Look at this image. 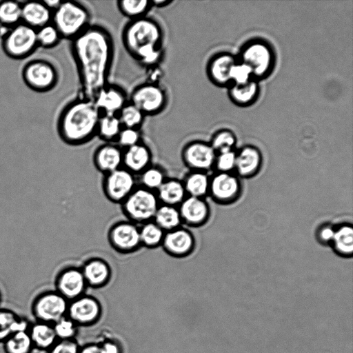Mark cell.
<instances>
[{
  "instance_id": "1",
  "label": "cell",
  "mask_w": 353,
  "mask_h": 353,
  "mask_svg": "<svg viewBox=\"0 0 353 353\" xmlns=\"http://www.w3.org/2000/svg\"><path fill=\"white\" fill-rule=\"evenodd\" d=\"M70 50L81 88V97L93 100L106 86L114 56L110 32L98 24H91L71 41Z\"/></svg>"
},
{
  "instance_id": "2",
  "label": "cell",
  "mask_w": 353,
  "mask_h": 353,
  "mask_svg": "<svg viewBox=\"0 0 353 353\" xmlns=\"http://www.w3.org/2000/svg\"><path fill=\"white\" fill-rule=\"evenodd\" d=\"M121 40L127 52L143 67L157 66L163 59L164 31L153 17L130 20L122 30Z\"/></svg>"
},
{
  "instance_id": "3",
  "label": "cell",
  "mask_w": 353,
  "mask_h": 353,
  "mask_svg": "<svg viewBox=\"0 0 353 353\" xmlns=\"http://www.w3.org/2000/svg\"><path fill=\"white\" fill-rule=\"evenodd\" d=\"M92 99L79 97L67 103L61 110L57 122L60 139L70 146H79L97 136L101 115Z\"/></svg>"
},
{
  "instance_id": "4",
  "label": "cell",
  "mask_w": 353,
  "mask_h": 353,
  "mask_svg": "<svg viewBox=\"0 0 353 353\" xmlns=\"http://www.w3.org/2000/svg\"><path fill=\"white\" fill-rule=\"evenodd\" d=\"M90 21L85 5L77 1H61L52 11L51 23L62 39L72 41L91 25Z\"/></svg>"
},
{
  "instance_id": "5",
  "label": "cell",
  "mask_w": 353,
  "mask_h": 353,
  "mask_svg": "<svg viewBox=\"0 0 353 353\" xmlns=\"http://www.w3.org/2000/svg\"><path fill=\"white\" fill-rule=\"evenodd\" d=\"M159 205L155 192L138 185L120 204L126 219L139 225L152 221Z\"/></svg>"
},
{
  "instance_id": "6",
  "label": "cell",
  "mask_w": 353,
  "mask_h": 353,
  "mask_svg": "<svg viewBox=\"0 0 353 353\" xmlns=\"http://www.w3.org/2000/svg\"><path fill=\"white\" fill-rule=\"evenodd\" d=\"M1 39L5 54L15 60L28 58L39 47L37 30L22 22L10 28Z\"/></svg>"
},
{
  "instance_id": "7",
  "label": "cell",
  "mask_w": 353,
  "mask_h": 353,
  "mask_svg": "<svg viewBox=\"0 0 353 353\" xmlns=\"http://www.w3.org/2000/svg\"><path fill=\"white\" fill-rule=\"evenodd\" d=\"M128 99L145 117L155 116L165 109L168 103V94L159 83L147 81L137 85Z\"/></svg>"
},
{
  "instance_id": "8",
  "label": "cell",
  "mask_w": 353,
  "mask_h": 353,
  "mask_svg": "<svg viewBox=\"0 0 353 353\" xmlns=\"http://www.w3.org/2000/svg\"><path fill=\"white\" fill-rule=\"evenodd\" d=\"M21 77L28 88L40 93L54 89L59 80L56 67L43 59H35L27 62L22 68Z\"/></svg>"
},
{
  "instance_id": "9",
  "label": "cell",
  "mask_w": 353,
  "mask_h": 353,
  "mask_svg": "<svg viewBox=\"0 0 353 353\" xmlns=\"http://www.w3.org/2000/svg\"><path fill=\"white\" fill-rule=\"evenodd\" d=\"M69 301L56 290L37 294L32 301L31 312L35 321L54 324L67 315Z\"/></svg>"
},
{
  "instance_id": "10",
  "label": "cell",
  "mask_w": 353,
  "mask_h": 353,
  "mask_svg": "<svg viewBox=\"0 0 353 353\" xmlns=\"http://www.w3.org/2000/svg\"><path fill=\"white\" fill-rule=\"evenodd\" d=\"M107 239L110 247L121 254H130L142 248L139 225L127 219L111 225L107 232Z\"/></svg>"
},
{
  "instance_id": "11",
  "label": "cell",
  "mask_w": 353,
  "mask_h": 353,
  "mask_svg": "<svg viewBox=\"0 0 353 353\" xmlns=\"http://www.w3.org/2000/svg\"><path fill=\"white\" fill-rule=\"evenodd\" d=\"M101 186L108 201L121 204L137 186V176L122 167L103 175Z\"/></svg>"
},
{
  "instance_id": "12",
  "label": "cell",
  "mask_w": 353,
  "mask_h": 353,
  "mask_svg": "<svg viewBox=\"0 0 353 353\" xmlns=\"http://www.w3.org/2000/svg\"><path fill=\"white\" fill-rule=\"evenodd\" d=\"M242 193L240 178L234 172H216L210 177L208 195L221 205L236 202Z\"/></svg>"
},
{
  "instance_id": "13",
  "label": "cell",
  "mask_w": 353,
  "mask_h": 353,
  "mask_svg": "<svg viewBox=\"0 0 353 353\" xmlns=\"http://www.w3.org/2000/svg\"><path fill=\"white\" fill-rule=\"evenodd\" d=\"M216 152L210 143L195 140L187 143L181 150V160L192 171L208 172L214 168Z\"/></svg>"
},
{
  "instance_id": "14",
  "label": "cell",
  "mask_w": 353,
  "mask_h": 353,
  "mask_svg": "<svg viewBox=\"0 0 353 353\" xmlns=\"http://www.w3.org/2000/svg\"><path fill=\"white\" fill-rule=\"evenodd\" d=\"M88 285L81 267L68 265L57 274L54 290L68 301L85 294Z\"/></svg>"
},
{
  "instance_id": "15",
  "label": "cell",
  "mask_w": 353,
  "mask_h": 353,
  "mask_svg": "<svg viewBox=\"0 0 353 353\" xmlns=\"http://www.w3.org/2000/svg\"><path fill=\"white\" fill-rule=\"evenodd\" d=\"M101 312L99 301L92 295L85 294L69 301L67 316L78 326H88L99 320Z\"/></svg>"
},
{
  "instance_id": "16",
  "label": "cell",
  "mask_w": 353,
  "mask_h": 353,
  "mask_svg": "<svg viewBox=\"0 0 353 353\" xmlns=\"http://www.w3.org/2000/svg\"><path fill=\"white\" fill-rule=\"evenodd\" d=\"M161 247L170 256L185 258L194 251L196 239L188 228L181 225L165 232Z\"/></svg>"
},
{
  "instance_id": "17",
  "label": "cell",
  "mask_w": 353,
  "mask_h": 353,
  "mask_svg": "<svg viewBox=\"0 0 353 353\" xmlns=\"http://www.w3.org/2000/svg\"><path fill=\"white\" fill-rule=\"evenodd\" d=\"M242 62L247 64L254 75L261 77L267 74L273 64V54L270 47L260 41L247 45L242 51Z\"/></svg>"
},
{
  "instance_id": "18",
  "label": "cell",
  "mask_w": 353,
  "mask_h": 353,
  "mask_svg": "<svg viewBox=\"0 0 353 353\" xmlns=\"http://www.w3.org/2000/svg\"><path fill=\"white\" fill-rule=\"evenodd\" d=\"M178 209L183 226L199 228L204 225L210 217V207L205 198L187 196Z\"/></svg>"
},
{
  "instance_id": "19",
  "label": "cell",
  "mask_w": 353,
  "mask_h": 353,
  "mask_svg": "<svg viewBox=\"0 0 353 353\" xmlns=\"http://www.w3.org/2000/svg\"><path fill=\"white\" fill-rule=\"evenodd\" d=\"M81 267L88 288H101L109 283L112 275L110 263L104 259H87Z\"/></svg>"
},
{
  "instance_id": "20",
  "label": "cell",
  "mask_w": 353,
  "mask_h": 353,
  "mask_svg": "<svg viewBox=\"0 0 353 353\" xmlns=\"http://www.w3.org/2000/svg\"><path fill=\"white\" fill-rule=\"evenodd\" d=\"M102 114H118L129 101L126 92L118 85L108 83L93 99Z\"/></svg>"
},
{
  "instance_id": "21",
  "label": "cell",
  "mask_w": 353,
  "mask_h": 353,
  "mask_svg": "<svg viewBox=\"0 0 353 353\" xmlns=\"http://www.w3.org/2000/svg\"><path fill=\"white\" fill-rule=\"evenodd\" d=\"M123 150L114 143H105L96 148L92 156L95 168L103 175L123 167Z\"/></svg>"
},
{
  "instance_id": "22",
  "label": "cell",
  "mask_w": 353,
  "mask_h": 353,
  "mask_svg": "<svg viewBox=\"0 0 353 353\" xmlns=\"http://www.w3.org/2000/svg\"><path fill=\"white\" fill-rule=\"evenodd\" d=\"M263 157L260 150L252 145H246L236 152L234 173L240 178H251L261 168Z\"/></svg>"
},
{
  "instance_id": "23",
  "label": "cell",
  "mask_w": 353,
  "mask_h": 353,
  "mask_svg": "<svg viewBox=\"0 0 353 353\" xmlns=\"http://www.w3.org/2000/svg\"><path fill=\"white\" fill-rule=\"evenodd\" d=\"M152 150L143 141L123 150V168L136 176L152 164Z\"/></svg>"
},
{
  "instance_id": "24",
  "label": "cell",
  "mask_w": 353,
  "mask_h": 353,
  "mask_svg": "<svg viewBox=\"0 0 353 353\" xmlns=\"http://www.w3.org/2000/svg\"><path fill=\"white\" fill-rule=\"evenodd\" d=\"M52 11L43 1L21 3V22L37 30L52 21Z\"/></svg>"
},
{
  "instance_id": "25",
  "label": "cell",
  "mask_w": 353,
  "mask_h": 353,
  "mask_svg": "<svg viewBox=\"0 0 353 353\" xmlns=\"http://www.w3.org/2000/svg\"><path fill=\"white\" fill-rule=\"evenodd\" d=\"M28 333L34 348L48 352L57 341L52 324L35 321L30 323Z\"/></svg>"
},
{
  "instance_id": "26",
  "label": "cell",
  "mask_w": 353,
  "mask_h": 353,
  "mask_svg": "<svg viewBox=\"0 0 353 353\" xmlns=\"http://www.w3.org/2000/svg\"><path fill=\"white\" fill-rule=\"evenodd\" d=\"M161 204L178 207L187 196L183 182L176 178H167L155 192Z\"/></svg>"
},
{
  "instance_id": "27",
  "label": "cell",
  "mask_w": 353,
  "mask_h": 353,
  "mask_svg": "<svg viewBox=\"0 0 353 353\" xmlns=\"http://www.w3.org/2000/svg\"><path fill=\"white\" fill-rule=\"evenodd\" d=\"M30 323L14 311L0 307V343H3L11 334L28 330Z\"/></svg>"
},
{
  "instance_id": "28",
  "label": "cell",
  "mask_w": 353,
  "mask_h": 353,
  "mask_svg": "<svg viewBox=\"0 0 353 353\" xmlns=\"http://www.w3.org/2000/svg\"><path fill=\"white\" fill-rule=\"evenodd\" d=\"M232 56L221 54L214 57L208 65V74L216 84H225L230 81V72L235 63Z\"/></svg>"
},
{
  "instance_id": "29",
  "label": "cell",
  "mask_w": 353,
  "mask_h": 353,
  "mask_svg": "<svg viewBox=\"0 0 353 353\" xmlns=\"http://www.w3.org/2000/svg\"><path fill=\"white\" fill-rule=\"evenodd\" d=\"M339 256L348 258L353 254V227L348 223H343L335 226L332 241L330 244Z\"/></svg>"
},
{
  "instance_id": "30",
  "label": "cell",
  "mask_w": 353,
  "mask_h": 353,
  "mask_svg": "<svg viewBox=\"0 0 353 353\" xmlns=\"http://www.w3.org/2000/svg\"><path fill=\"white\" fill-rule=\"evenodd\" d=\"M210 177L208 172L189 170L181 180L187 196L205 198L208 195Z\"/></svg>"
},
{
  "instance_id": "31",
  "label": "cell",
  "mask_w": 353,
  "mask_h": 353,
  "mask_svg": "<svg viewBox=\"0 0 353 353\" xmlns=\"http://www.w3.org/2000/svg\"><path fill=\"white\" fill-rule=\"evenodd\" d=\"M152 221L165 232L183 225L178 207L161 203Z\"/></svg>"
},
{
  "instance_id": "32",
  "label": "cell",
  "mask_w": 353,
  "mask_h": 353,
  "mask_svg": "<svg viewBox=\"0 0 353 353\" xmlns=\"http://www.w3.org/2000/svg\"><path fill=\"white\" fill-rule=\"evenodd\" d=\"M123 126L117 114H101L97 136L105 143H115Z\"/></svg>"
},
{
  "instance_id": "33",
  "label": "cell",
  "mask_w": 353,
  "mask_h": 353,
  "mask_svg": "<svg viewBox=\"0 0 353 353\" xmlns=\"http://www.w3.org/2000/svg\"><path fill=\"white\" fill-rule=\"evenodd\" d=\"M117 6L120 13L129 21L148 16L153 8L151 0H119Z\"/></svg>"
},
{
  "instance_id": "34",
  "label": "cell",
  "mask_w": 353,
  "mask_h": 353,
  "mask_svg": "<svg viewBox=\"0 0 353 353\" xmlns=\"http://www.w3.org/2000/svg\"><path fill=\"white\" fill-rule=\"evenodd\" d=\"M139 185L156 192L167 179L165 170L159 165L151 164L138 176Z\"/></svg>"
},
{
  "instance_id": "35",
  "label": "cell",
  "mask_w": 353,
  "mask_h": 353,
  "mask_svg": "<svg viewBox=\"0 0 353 353\" xmlns=\"http://www.w3.org/2000/svg\"><path fill=\"white\" fill-rule=\"evenodd\" d=\"M165 232L153 221L139 225V235L141 247L155 249L161 247Z\"/></svg>"
},
{
  "instance_id": "36",
  "label": "cell",
  "mask_w": 353,
  "mask_h": 353,
  "mask_svg": "<svg viewBox=\"0 0 353 353\" xmlns=\"http://www.w3.org/2000/svg\"><path fill=\"white\" fill-rule=\"evenodd\" d=\"M2 344L5 353H32L34 349L28 330L13 333Z\"/></svg>"
},
{
  "instance_id": "37",
  "label": "cell",
  "mask_w": 353,
  "mask_h": 353,
  "mask_svg": "<svg viewBox=\"0 0 353 353\" xmlns=\"http://www.w3.org/2000/svg\"><path fill=\"white\" fill-rule=\"evenodd\" d=\"M21 22V3L17 1H0V26L11 28Z\"/></svg>"
},
{
  "instance_id": "38",
  "label": "cell",
  "mask_w": 353,
  "mask_h": 353,
  "mask_svg": "<svg viewBox=\"0 0 353 353\" xmlns=\"http://www.w3.org/2000/svg\"><path fill=\"white\" fill-rule=\"evenodd\" d=\"M123 128L140 129L145 120V114L134 104L128 102L118 113Z\"/></svg>"
},
{
  "instance_id": "39",
  "label": "cell",
  "mask_w": 353,
  "mask_h": 353,
  "mask_svg": "<svg viewBox=\"0 0 353 353\" xmlns=\"http://www.w3.org/2000/svg\"><path fill=\"white\" fill-rule=\"evenodd\" d=\"M258 92L257 83L251 80L243 85L234 84L230 89L232 99L239 105H245L252 102Z\"/></svg>"
},
{
  "instance_id": "40",
  "label": "cell",
  "mask_w": 353,
  "mask_h": 353,
  "mask_svg": "<svg viewBox=\"0 0 353 353\" xmlns=\"http://www.w3.org/2000/svg\"><path fill=\"white\" fill-rule=\"evenodd\" d=\"M37 38L39 47L52 48L61 41L59 32L52 23L47 24L37 30Z\"/></svg>"
},
{
  "instance_id": "41",
  "label": "cell",
  "mask_w": 353,
  "mask_h": 353,
  "mask_svg": "<svg viewBox=\"0 0 353 353\" xmlns=\"http://www.w3.org/2000/svg\"><path fill=\"white\" fill-rule=\"evenodd\" d=\"M236 141L232 132L223 130L214 134L210 143L217 154L234 150Z\"/></svg>"
},
{
  "instance_id": "42",
  "label": "cell",
  "mask_w": 353,
  "mask_h": 353,
  "mask_svg": "<svg viewBox=\"0 0 353 353\" xmlns=\"http://www.w3.org/2000/svg\"><path fill=\"white\" fill-rule=\"evenodd\" d=\"M57 340L75 339L79 327L67 315L52 324Z\"/></svg>"
},
{
  "instance_id": "43",
  "label": "cell",
  "mask_w": 353,
  "mask_h": 353,
  "mask_svg": "<svg viewBox=\"0 0 353 353\" xmlns=\"http://www.w3.org/2000/svg\"><path fill=\"white\" fill-rule=\"evenodd\" d=\"M236 158V152L234 150L217 153L214 168L216 172H234Z\"/></svg>"
},
{
  "instance_id": "44",
  "label": "cell",
  "mask_w": 353,
  "mask_h": 353,
  "mask_svg": "<svg viewBox=\"0 0 353 353\" xmlns=\"http://www.w3.org/2000/svg\"><path fill=\"white\" fill-rule=\"evenodd\" d=\"M141 141H142L140 129L123 128L117 139L116 143L124 150Z\"/></svg>"
},
{
  "instance_id": "45",
  "label": "cell",
  "mask_w": 353,
  "mask_h": 353,
  "mask_svg": "<svg viewBox=\"0 0 353 353\" xmlns=\"http://www.w3.org/2000/svg\"><path fill=\"white\" fill-rule=\"evenodd\" d=\"M253 75L251 68L245 63H235L230 72V80L236 85H243L251 81Z\"/></svg>"
},
{
  "instance_id": "46",
  "label": "cell",
  "mask_w": 353,
  "mask_h": 353,
  "mask_svg": "<svg viewBox=\"0 0 353 353\" xmlns=\"http://www.w3.org/2000/svg\"><path fill=\"white\" fill-rule=\"evenodd\" d=\"M79 348L75 339L57 340L47 353H79Z\"/></svg>"
},
{
  "instance_id": "47",
  "label": "cell",
  "mask_w": 353,
  "mask_h": 353,
  "mask_svg": "<svg viewBox=\"0 0 353 353\" xmlns=\"http://www.w3.org/2000/svg\"><path fill=\"white\" fill-rule=\"evenodd\" d=\"M335 231V226L331 224H323L316 231V238L319 242L324 245H330Z\"/></svg>"
},
{
  "instance_id": "48",
  "label": "cell",
  "mask_w": 353,
  "mask_h": 353,
  "mask_svg": "<svg viewBox=\"0 0 353 353\" xmlns=\"http://www.w3.org/2000/svg\"><path fill=\"white\" fill-rule=\"evenodd\" d=\"M100 344L102 353H122L119 343L112 340H107Z\"/></svg>"
},
{
  "instance_id": "49",
  "label": "cell",
  "mask_w": 353,
  "mask_h": 353,
  "mask_svg": "<svg viewBox=\"0 0 353 353\" xmlns=\"http://www.w3.org/2000/svg\"><path fill=\"white\" fill-rule=\"evenodd\" d=\"M79 353H102L99 343H88L80 347Z\"/></svg>"
},
{
  "instance_id": "50",
  "label": "cell",
  "mask_w": 353,
  "mask_h": 353,
  "mask_svg": "<svg viewBox=\"0 0 353 353\" xmlns=\"http://www.w3.org/2000/svg\"><path fill=\"white\" fill-rule=\"evenodd\" d=\"M174 1L172 0H151L152 8H162L168 6L172 3Z\"/></svg>"
},
{
  "instance_id": "51",
  "label": "cell",
  "mask_w": 353,
  "mask_h": 353,
  "mask_svg": "<svg viewBox=\"0 0 353 353\" xmlns=\"http://www.w3.org/2000/svg\"><path fill=\"white\" fill-rule=\"evenodd\" d=\"M61 1L59 0H46L43 1V2L46 3V5L52 10L53 11L55 10L59 5L60 4Z\"/></svg>"
},
{
  "instance_id": "52",
  "label": "cell",
  "mask_w": 353,
  "mask_h": 353,
  "mask_svg": "<svg viewBox=\"0 0 353 353\" xmlns=\"http://www.w3.org/2000/svg\"><path fill=\"white\" fill-rule=\"evenodd\" d=\"M2 298H3V296H2V294H1V292L0 291V304L1 303Z\"/></svg>"
}]
</instances>
